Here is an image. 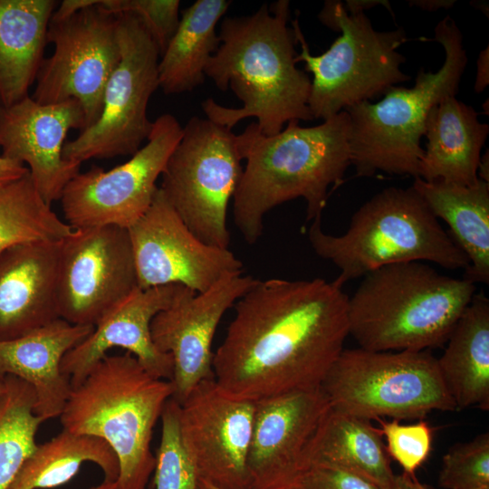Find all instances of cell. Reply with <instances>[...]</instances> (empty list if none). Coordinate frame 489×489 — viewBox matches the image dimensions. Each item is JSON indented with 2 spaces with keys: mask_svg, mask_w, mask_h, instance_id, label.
Instances as JSON below:
<instances>
[{
  "mask_svg": "<svg viewBox=\"0 0 489 489\" xmlns=\"http://www.w3.org/2000/svg\"><path fill=\"white\" fill-rule=\"evenodd\" d=\"M475 291L469 279L442 274L425 262L384 265L365 274L349 296V335L374 351L438 348Z\"/></svg>",
  "mask_w": 489,
  "mask_h": 489,
  "instance_id": "277c9868",
  "label": "cell"
},
{
  "mask_svg": "<svg viewBox=\"0 0 489 489\" xmlns=\"http://www.w3.org/2000/svg\"><path fill=\"white\" fill-rule=\"evenodd\" d=\"M198 489H225L209 483L208 481L199 478Z\"/></svg>",
  "mask_w": 489,
  "mask_h": 489,
  "instance_id": "bcb514c9",
  "label": "cell"
},
{
  "mask_svg": "<svg viewBox=\"0 0 489 489\" xmlns=\"http://www.w3.org/2000/svg\"><path fill=\"white\" fill-rule=\"evenodd\" d=\"M321 388L331 408L369 421L421 420L433 411H456L429 350L343 349Z\"/></svg>",
  "mask_w": 489,
  "mask_h": 489,
  "instance_id": "9c48e42d",
  "label": "cell"
},
{
  "mask_svg": "<svg viewBox=\"0 0 489 489\" xmlns=\"http://www.w3.org/2000/svg\"><path fill=\"white\" fill-rule=\"evenodd\" d=\"M4 390H5V379H0V398L4 393Z\"/></svg>",
  "mask_w": 489,
  "mask_h": 489,
  "instance_id": "7dc6e473",
  "label": "cell"
},
{
  "mask_svg": "<svg viewBox=\"0 0 489 489\" xmlns=\"http://www.w3.org/2000/svg\"><path fill=\"white\" fill-rule=\"evenodd\" d=\"M386 489H436L430 484L420 483L415 475L406 473L395 475L393 481Z\"/></svg>",
  "mask_w": 489,
  "mask_h": 489,
  "instance_id": "ab89813d",
  "label": "cell"
},
{
  "mask_svg": "<svg viewBox=\"0 0 489 489\" xmlns=\"http://www.w3.org/2000/svg\"><path fill=\"white\" fill-rule=\"evenodd\" d=\"M489 155L488 149H486L485 154L480 158V162L477 170V177L479 179H482L489 183Z\"/></svg>",
  "mask_w": 489,
  "mask_h": 489,
  "instance_id": "7bdbcfd3",
  "label": "cell"
},
{
  "mask_svg": "<svg viewBox=\"0 0 489 489\" xmlns=\"http://www.w3.org/2000/svg\"><path fill=\"white\" fill-rule=\"evenodd\" d=\"M86 462L101 468L103 481H117L119 462L105 441L62 430L52 439L37 445L8 489H46L62 485L71 481Z\"/></svg>",
  "mask_w": 489,
  "mask_h": 489,
  "instance_id": "f1b7e54d",
  "label": "cell"
},
{
  "mask_svg": "<svg viewBox=\"0 0 489 489\" xmlns=\"http://www.w3.org/2000/svg\"><path fill=\"white\" fill-rule=\"evenodd\" d=\"M128 232L139 289L181 284L199 293L225 274L242 272L228 248L206 244L188 229L159 187Z\"/></svg>",
  "mask_w": 489,
  "mask_h": 489,
  "instance_id": "9a60e30c",
  "label": "cell"
},
{
  "mask_svg": "<svg viewBox=\"0 0 489 489\" xmlns=\"http://www.w3.org/2000/svg\"><path fill=\"white\" fill-rule=\"evenodd\" d=\"M72 231L40 196L29 170L0 185V254L24 243L58 242Z\"/></svg>",
  "mask_w": 489,
  "mask_h": 489,
  "instance_id": "f546056e",
  "label": "cell"
},
{
  "mask_svg": "<svg viewBox=\"0 0 489 489\" xmlns=\"http://www.w3.org/2000/svg\"><path fill=\"white\" fill-rule=\"evenodd\" d=\"M327 27L340 33L330 48L312 55L300 28L292 21L301 53L295 62L312 75L309 109L315 119L326 120L347 108L383 96L411 77L401 70L406 57L398 49L407 42L402 27L377 31L364 13L348 14L340 1H326L318 15Z\"/></svg>",
  "mask_w": 489,
  "mask_h": 489,
  "instance_id": "ba28073f",
  "label": "cell"
},
{
  "mask_svg": "<svg viewBox=\"0 0 489 489\" xmlns=\"http://www.w3.org/2000/svg\"><path fill=\"white\" fill-rule=\"evenodd\" d=\"M329 408L321 387L254 402L248 489H292L305 448Z\"/></svg>",
  "mask_w": 489,
  "mask_h": 489,
  "instance_id": "ac0fdd59",
  "label": "cell"
},
{
  "mask_svg": "<svg viewBox=\"0 0 489 489\" xmlns=\"http://www.w3.org/2000/svg\"><path fill=\"white\" fill-rule=\"evenodd\" d=\"M314 465L343 468L386 489L393 481L379 428L369 420L329 408L305 448L302 472Z\"/></svg>",
  "mask_w": 489,
  "mask_h": 489,
  "instance_id": "d4e9b609",
  "label": "cell"
},
{
  "mask_svg": "<svg viewBox=\"0 0 489 489\" xmlns=\"http://www.w3.org/2000/svg\"><path fill=\"white\" fill-rule=\"evenodd\" d=\"M444 489L489 487V434L452 446L444 455L438 475Z\"/></svg>",
  "mask_w": 489,
  "mask_h": 489,
  "instance_id": "d6a6232c",
  "label": "cell"
},
{
  "mask_svg": "<svg viewBox=\"0 0 489 489\" xmlns=\"http://www.w3.org/2000/svg\"><path fill=\"white\" fill-rule=\"evenodd\" d=\"M116 16L120 60L106 83L99 119L63 145L66 160L82 164L91 158L132 156L151 131L147 109L159 87V53L134 14Z\"/></svg>",
  "mask_w": 489,
  "mask_h": 489,
  "instance_id": "8fae6325",
  "label": "cell"
},
{
  "mask_svg": "<svg viewBox=\"0 0 489 489\" xmlns=\"http://www.w3.org/2000/svg\"><path fill=\"white\" fill-rule=\"evenodd\" d=\"M256 282L242 272L226 273L206 292L197 293L187 288L153 318L152 341L172 358V398L179 405L199 382L214 378L212 341L217 326Z\"/></svg>",
  "mask_w": 489,
  "mask_h": 489,
  "instance_id": "e0dca14e",
  "label": "cell"
},
{
  "mask_svg": "<svg viewBox=\"0 0 489 489\" xmlns=\"http://www.w3.org/2000/svg\"><path fill=\"white\" fill-rule=\"evenodd\" d=\"M179 406L182 443L199 478L225 489H248L254 402L228 395L212 378Z\"/></svg>",
  "mask_w": 489,
  "mask_h": 489,
  "instance_id": "2e32d148",
  "label": "cell"
},
{
  "mask_svg": "<svg viewBox=\"0 0 489 489\" xmlns=\"http://www.w3.org/2000/svg\"><path fill=\"white\" fill-rule=\"evenodd\" d=\"M308 239L313 251L339 270L335 279L349 281L387 264L431 262L466 271L469 261L411 186L390 187L374 195L352 216L340 235L325 233L321 217L312 221Z\"/></svg>",
  "mask_w": 489,
  "mask_h": 489,
  "instance_id": "8992f818",
  "label": "cell"
},
{
  "mask_svg": "<svg viewBox=\"0 0 489 489\" xmlns=\"http://www.w3.org/2000/svg\"><path fill=\"white\" fill-rule=\"evenodd\" d=\"M350 117L342 110L312 127L291 120L273 136L253 121L236 135L246 163L233 197V215L249 244L261 237L264 216L287 201L302 197L306 221L321 217L331 192L350 166Z\"/></svg>",
  "mask_w": 489,
  "mask_h": 489,
  "instance_id": "3957f363",
  "label": "cell"
},
{
  "mask_svg": "<svg viewBox=\"0 0 489 489\" xmlns=\"http://www.w3.org/2000/svg\"><path fill=\"white\" fill-rule=\"evenodd\" d=\"M182 133L173 115L162 114L153 121L147 143L128 161L110 170L93 166L80 172L60 198L65 222L72 229L129 228L150 206L157 180Z\"/></svg>",
  "mask_w": 489,
  "mask_h": 489,
  "instance_id": "7c38bea8",
  "label": "cell"
},
{
  "mask_svg": "<svg viewBox=\"0 0 489 489\" xmlns=\"http://www.w3.org/2000/svg\"><path fill=\"white\" fill-rule=\"evenodd\" d=\"M412 187L433 215L450 227V236L465 253L467 279L489 283V183L478 179L461 186L443 180L414 177Z\"/></svg>",
  "mask_w": 489,
  "mask_h": 489,
  "instance_id": "4316f807",
  "label": "cell"
},
{
  "mask_svg": "<svg viewBox=\"0 0 489 489\" xmlns=\"http://www.w3.org/2000/svg\"><path fill=\"white\" fill-rule=\"evenodd\" d=\"M343 5L346 12L350 14L364 13L365 10L372 8L378 5H381L387 7L389 12H392L389 2L383 0H347L346 4Z\"/></svg>",
  "mask_w": 489,
  "mask_h": 489,
  "instance_id": "60d3db41",
  "label": "cell"
},
{
  "mask_svg": "<svg viewBox=\"0 0 489 489\" xmlns=\"http://www.w3.org/2000/svg\"><path fill=\"white\" fill-rule=\"evenodd\" d=\"M99 3L50 21L47 43L54 50L41 65L32 96L40 104L78 101L85 129L99 119L106 83L120 60L117 16Z\"/></svg>",
  "mask_w": 489,
  "mask_h": 489,
  "instance_id": "4fadbf2b",
  "label": "cell"
},
{
  "mask_svg": "<svg viewBox=\"0 0 489 489\" xmlns=\"http://www.w3.org/2000/svg\"><path fill=\"white\" fill-rule=\"evenodd\" d=\"M90 489H118L117 482L103 481L101 484L95 485Z\"/></svg>",
  "mask_w": 489,
  "mask_h": 489,
  "instance_id": "ee69618b",
  "label": "cell"
},
{
  "mask_svg": "<svg viewBox=\"0 0 489 489\" xmlns=\"http://www.w3.org/2000/svg\"><path fill=\"white\" fill-rule=\"evenodd\" d=\"M292 489H380L371 481L340 467L314 465L298 477Z\"/></svg>",
  "mask_w": 489,
  "mask_h": 489,
  "instance_id": "d590c367",
  "label": "cell"
},
{
  "mask_svg": "<svg viewBox=\"0 0 489 489\" xmlns=\"http://www.w3.org/2000/svg\"><path fill=\"white\" fill-rule=\"evenodd\" d=\"M172 395L171 381L149 374L129 352L106 355L72 388L62 430L105 441L119 462L118 489H145L156 465L153 429Z\"/></svg>",
  "mask_w": 489,
  "mask_h": 489,
  "instance_id": "5b68a950",
  "label": "cell"
},
{
  "mask_svg": "<svg viewBox=\"0 0 489 489\" xmlns=\"http://www.w3.org/2000/svg\"><path fill=\"white\" fill-rule=\"evenodd\" d=\"M483 489H489V487H485V488H483Z\"/></svg>",
  "mask_w": 489,
  "mask_h": 489,
  "instance_id": "c3c4849f",
  "label": "cell"
},
{
  "mask_svg": "<svg viewBox=\"0 0 489 489\" xmlns=\"http://www.w3.org/2000/svg\"><path fill=\"white\" fill-rule=\"evenodd\" d=\"M290 18V2L279 0L253 14L223 19L220 44L205 74L221 91L230 88L242 106L228 108L208 98L201 103L207 119L232 129L255 118L266 136L291 120H313L308 105L312 81L296 66L298 43Z\"/></svg>",
  "mask_w": 489,
  "mask_h": 489,
  "instance_id": "7a4b0ae2",
  "label": "cell"
},
{
  "mask_svg": "<svg viewBox=\"0 0 489 489\" xmlns=\"http://www.w3.org/2000/svg\"><path fill=\"white\" fill-rule=\"evenodd\" d=\"M437 365L456 410H489V299L475 293Z\"/></svg>",
  "mask_w": 489,
  "mask_h": 489,
  "instance_id": "484cf974",
  "label": "cell"
},
{
  "mask_svg": "<svg viewBox=\"0 0 489 489\" xmlns=\"http://www.w3.org/2000/svg\"><path fill=\"white\" fill-rule=\"evenodd\" d=\"M100 0H63L58 4L51 21H61L74 14L78 11L88 6L96 5Z\"/></svg>",
  "mask_w": 489,
  "mask_h": 489,
  "instance_id": "8d00e7d4",
  "label": "cell"
},
{
  "mask_svg": "<svg viewBox=\"0 0 489 489\" xmlns=\"http://www.w3.org/2000/svg\"><path fill=\"white\" fill-rule=\"evenodd\" d=\"M53 0H0V106L29 96L44 60Z\"/></svg>",
  "mask_w": 489,
  "mask_h": 489,
  "instance_id": "cb8c5ba5",
  "label": "cell"
},
{
  "mask_svg": "<svg viewBox=\"0 0 489 489\" xmlns=\"http://www.w3.org/2000/svg\"><path fill=\"white\" fill-rule=\"evenodd\" d=\"M60 241L30 242L0 254V340L21 337L58 318Z\"/></svg>",
  "mask_w": 489,
  "mask_h": 489,
  "instance_id": "44dd1931",
  "label": "cell"
},
{
  "mask_svg": "<svg viewBox=\"0 0 489 489\" xmlns=\"http://www.w3.org/2000/svg\"><path fill=\"white\" fill-rule=\"evenodd\" d=\"M342 287L322 278L257 280L214 353L219 387L254 402L321 387L349 336Z\"/></svg>",
  "mask_w": 489,
  "mask_h": 489,
  "instance_id": "6da1fadb",
  "label": "cell"
},
{
  "mask_svg": "<svg viewBox=\"0 0 489 489\" xmlns=\"http://www.w3.org/2000/svg\"><path fill=\"white\" fill-rule=\"evenodd\" d=\"M35 401L30 384L14 376L5 378L0 398V489H8L38 445L36 433L44 420L34 413Z\"/></svg>",
  "mask_w": 489,
  "mask_h": 489,
  "instance_id": "4dcf8cb0",
  "label": "cell"
},
{
  "mask_svg": "<svg viewBox=\"0 0 489 489\" xmlns=\"http://www.w3.org/2000/svg\"><path fill=\"white\" fill-rule=\"evenodd\" d=\"M433 40L445 50L437 72L420 68L413 87L393 86L375 103L363 101L345 110L350 121V165L357 177L379 171L417 177L428 112L456 95L467 64L462 33L450 15L436 24Z\"/></svg>",
  "mask_w": 489,
  "mask_h": 489,
  "instance_id": "52a82bcc",
  "label": "cell"
},
{
  "mask_svg": "<svg viewBox=\"0 0 489 489\" xmlns=\"http://www.w3.org/2000/svg\"><path fill=\"white\" fill-rule=\"evenodd\" d=\"M475 3L476 4H473L471 2L470 5H472L475 9L482 11L484 14H486V16H488V2L485 3L484 1H475Z\"/></svg>",
  "mask_w": 489,
  "mask_h": 489,
  "instance_id": "f6af8a7d",
  "label": "cell"
},
{
  "mask_svg": "<svg viewBox=\"0 0 489 489\" xmlns=\"http://www.w3.org/2000/svg\"><path fill=\"white\" fill-rule=\"evenodd\" d=\"M235 137L207 118H190L159 187L188 229L221 248L229 247L227 207L243 173Z\"/></svg>",
  "mask_w": 489,
  "mask_h": 489,
  "instance_id": "30bf717a",
  "label": "cell"
},
{
  "mask_svg": "<svg viewBox=\"0 0 489 489\" xmlns=\"http://www.w3.org/2000/svg\"><path fill=\"white\" fill-rule=\"evenodd\" d=\"M489 84V47L482 50L476 61V76L475 82V91L483 92Z\"/></svg>",
  "mask_w": 489,
  "mask_h": 489,
  "instance_id": "74e56055",
  "label": "cell"
},
{
  "mask_svg": "<svg viewBox=\"0 0 489 489\" xmlns=\"http://www.w3.org/2000/svg\"><path fill=\"white\" fill-rule=\"evenodd\" d=\"M187 289L181 284L137 288L106 312L91 334L62 360V372L70 378L72 388L81 384L91 369L109 350L116 347L127 350L155 378L170 381L172 358L154 345L150 324L158 312L172 305Z\"/></svg>",
  "mask_w": 489,
  "mask_h": 489,
  "instance_id": "ffe728a7",
  "label": "cell"
},
{
  "mask_svg": "<svg viewBox=\"0 0 489 489\" xmlns=\"http://www.w3.org/2000/svg\"><path fill=\"white\" fill-rule=\"evenodd\" d=\"M382 436L386 441L388 456L396 460L403 472L415 475L416 470L427 459L432 446V428L421 419L414 424L378 419Z\"/></svg>",
  "mask_w": 489,
  "mask_h": 489,
  "instance_id": "e575fe53",
  "label": "cell"
},
{
  "mask_svg": "<svg viewBox=\"0 0 489 489\" xmlns=\"http://www.w3.org/2000/svg\"><path fill=\"white\" fill-rule=\"evenodd\" d=\"M179 408L171 398L160 417L161 438L154 469L156 489H198L199 475L181 439Z\"/></svg>",
  "mask_w": 489,
  "mask_h": 489,
  "instance_id": "1f68e13d",
  "label": "cell"
},
{
  "mask_svg": "<svg viewBox=\"0 0 489 489\" xmlns=\"http://www.w3.org/2000/svg\"><path fill=\"white\" fill-rule=\"evenodd\" d=\"M138 287L128 229H72L60 241L56 298L59 317L94 326Z\"/></svg>",
  "mask_w": 489,
  "mask_h": 489,
  "instance_id": "5bb4252c",
  "label": "cell"
},
{
  "mask_svg": "<svg viewBox=\"0 0 489 489\" xmlns=\"http://www.w3.org/2000/svg\"><path fill=\"white\" fill-rule=\"evenodd\" d=\"M477 111L455 96L444 99L428 112L424 136V155L417 177L425 181L443 180L461 186L474 185L482 148L489 125Z\"/></svg>",
  "mask_w": 489,
  "mask_h": 489,
  "instance_id": "603a6c76",
  "label": "cell"
},
{
  "mask_svg": "<svg viewBox=\"0 0 489 489\" xmlns=\"http://www.w3.org/2000/svg\"><path fill=\"white\" fill-rule=\"evenodd\" d=\"M85 128L84 111L78 101L40 104L27 96L11 106H0L2 156L26 164L40 196L52 205L81 172L82 164L62 157L67 133Z\"/></svg>",
  "mask_w": 489,
  "mask_h": 489,
  "instance_id": "d6986e66",
  "label": "cell"
},
{
  "mask_svg": "<svg viewBox=\"0 0 489 489\" xmlns=\"http://www.w3.org/2000/svg\"><path fill=\"white\" fill-rule=\"evenodd\" d=\"M230 5L226 0H197L182 10L158 62V83L165 94L192 91L204 83L207 62L220 44L216 27Z\"/></svg>",
  "mask_w": 489,
  "mask_h": 489,
  "instance_id": "83f0119b",
  "label": "cell"
},
{
  "mask_svg": "<svg viewBox=\"0 0 489 489\" xmlns=\"http://www.w3.org/2000/svg\"><path fill=\"white\" fill-rule=\"evenodd\" d=\"M93 329L58 318L21 337L0 340V379L14 376L24 380L35 392L34 413L44 421L60 417L72 391L62 360Z\"/></svg>",
  "mask_w": 489,
  "mask_h": 489,
  "instance_id": "7402d4cb",
  "label": "cell"
},
{
  "mask_svg": "<svg viewBox=\"0 0 489 489\" xmlns=\"http://www.w3.org/2000/svg\"><path fill=\"white\" fill-rule=\"evenodd\" d=\"M410 6H417L425 11H436L440 8L449 9L455 4V0H410L408 1Z\"/></svg>",
  "mask_w": 489,
  "mask_h": 489,
  "instance_id": "b9f144b4",
  "label": "cell"
},
{
  "mask_svg": "<svg viewBox=\"0 0 489 489\" xmlns=\"http://www.w3.org/2000/svg\"><path fill=\"white\" fill-rule=\"evenodd\" d=\"M27 172L24 165L0 156V185L18 179Z\"/></svg>",
  "mask_w": 489,
  "mask_h": 489,
  "instance_id": "f35d334b",
  "label": "cell"
},
{
  "mask_svg": "<svg viewBox=\"0 0 489 489\" xmlns=\"http://www.w3.org/2000/svg\"><path fill=\"white\" fill-rule=\"evenodd\" d=\"M99 5L110 14H134L152 38L159 56L165 52L180 21L178 0H100Z\"/></svg>",
  "mask_w": 489,
  "mask_h": 489,
  "instance_id": "836d02e7",
  "label": "cell"
}]
</instances>
